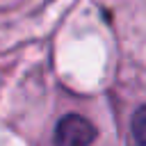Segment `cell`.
I'll list each match as a JSON object with an SVG mask.
<instances>
[{
    "label": "cell",
    "mask_w": 146,
    "mask_h": 146,
    "mask_svg": "<svg viewBox=\"0 0 146 146\" xmlns=\"http://www.w3.org/2000/svg\"><path fill=\"white\" fill-rule=\"evenodd\" d=\"M98 130L82 114H64L52 132L55 146H91Z\"/></svg>",
    "instance_id": "cell-1"
},
{
    "label": "cell",
    "mask_w": 146,
    "mask_h": 146,
    "mask_svg": "<svg viewBox=\"0 0 146 146\" xmlns=\"http://www.w3.org/2000/svg\"><path fill=\"white\" fill-rule=\"evenodd\" d=\"M130 128H132V137L139 146H146V103L141 107H137V112L132 114V121H130Z\"/></svg>",
    "instance_id": "cell-2"
}]
</instances>
